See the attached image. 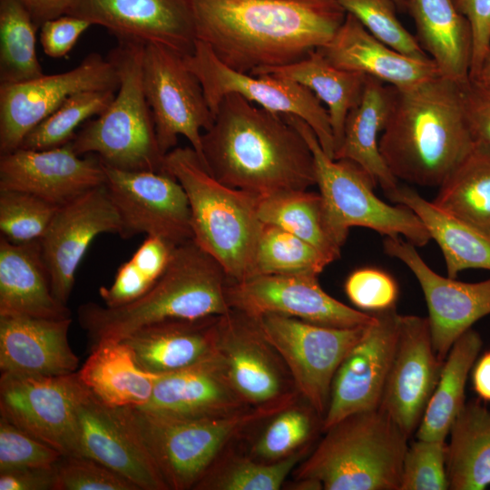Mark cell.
Segmentation results:
<instances>
[{"label": "cell", "mask_w": 490, "mask_h": 490, "mask_svg": "<svg viewBox=\"0 0 490 490\" xmlns=\"http://www.w3.org/2000/svg\"><path fill=\"white\" fill-rule=\"evenodd\" d=\"M196 39L244 74L296 63L326 45L347 12L335 0H191Z\"/></svg>", "instance_id": "1"}, {"label": "cell", "mask_w": 490, "mask_h": 490, "mask_svg": "<svg viewBox=\"0 0 490 490\" xmlns=\"http://www.w3.org/2000/svg\"><path fill=\"white\" fill-rule=\"evenodd\" d=\"M204 166L220 182L262 197L316 185L312 151L280 113L226 95L202 133Z\"/></svg>", "instance_id": "2"}, {"label": "cell", "mask_w": 490, "mask_h": 490, "mask_svg": "<svg viewBox=\"0 0 490 490\" xmlns=\"http://www.w3.org/2000/svg\"><path fill=\"white\" fill-rule=\"evenodd\" d=\"M462 85L441 75L407 88L390 85L379 150L397 180L439 187L472 150Z\"/></svg>", "instance_id": "3"}, {"label": "cell", "mask_w": 490, "mask_h": 490, "mask_svg": "<svg viewBox=\"0 0 490 490\" xmlns=\"http://www.w3.org/2000/svg\"><path fill=\"white\" fill-rule=\"evenodd\" d=\"M230 281L222 265L190 240L174 248L164 272L144 295L114 308L84 303L78 320L93 345L121 341L164 320L222 316L231 310L226 294Z\"/></svg>", "instance_id": "4"}, {"label": "cell", "mask_w": 490, "mask_h": 490, "mask_svg": "<svg viewBox=\"0 0 490 490\" xmlns=\"http://www.w3.org/2000/svg\"><path fill=\"white\" fill-rule=\"evenodd\" d=\"M164 170L185 191L194 242L222 265L230 281L248 279L263 226L260 196L218 181L189 146L167 152Z\"/></svg>", "instance_id": "5"}, {"label": "cell", "mask_w": 490, "mask_h": 490, "mask_svg": "<svg viewBox=\"0 0 490 490\" xmlns=\"http://www.w3.org/2000/svg\"><path fill=\"white\" fill-rule=\"evenodd\" d=\"M296 470L326 490H399L408 437L380 408L331 426Z\"/></svg>", "instance_id": "6"}, {"label": "cell", "mask_w": 490, "mask_h": 490, "mask_svg": "<svg viewBox=\"0 0 490 490\" xmlns=\"http://www.w3.org/2000/svg\"><path fill=\"white\" fill-rule=\"evenodd\" d=\"M294 400L214 417H178L139 407L118 408L125 425L154 462L169 489L194 488L226 445L256 421L274 416Z\"/></svg>", "instance_id": "7"}, {"label": "cell", "mask_w": 490, "mask_h": 490, "mask_svg": "<svg viewBox=\"0 0 490 490\" xmlns=\"http://www.w3.org/2000/svg\"><path fill=\"white\" fill-rule=\"evenodd\" d=\"M144 45L118 42L108 58L119 87L109 106L87 122L70 142L78 155L95 154L107 166L124 171L165 172L154 121L142 84Z\"/></svg>", "instance_id": "8"}, {"label": "cell", "mask_w": 490, "mask_h": 490, "mask_svg": "<svg viewBox=\"0 0 490 490\" xmlns=\"http://www.w3.org/2000/svg\"><path fill=\"white\" fill-rule=\"evenodd\" d=\"M302 134L312 151L316 185L319 189L329 224L343 246L351 227H364L385 237L400 236L422 247L431 237L416 214L407 207L390 205L374 192L377 185L358 163L335 160L325 153L310 128L300 118L282 114Z\"/></svg>", "instance_id": "9"}, {"label": "cell", "mask_w": 490, "mask_h": 490, "mask_svg": "<svg viewBox=\"0 0 490 490\" xmlns=\"http://www.w3.org/2000/svg\"><path fill=\"white\" fill-rule=\"evenodd\" d=\"M254 318L266 341L288 368L297 390L311 409L324 417L334 376L368 325L333 328L279 314Z\"/></svg>", "instance_id": "10"}, {"label": "cell", "mask_w": 490, "mask_h": 490, "mask_svg": "<svg viewBox=\"0 0 490 490\" xmlns=\"http://www.w3.org/2000/svg\"><path fill=\"white\" fill-rule=\"evenodd\" d=\"M183 60L200 81L213 115L226 95L237 93L268 111L303 120L315 132L325 153L334 159L335 142L328 110L304 85L273 74L237 72L197 39L192 53Z\"/></svg>", "instance_id": "11"}, {"label": "cell", "mask_w": 490, "mask_h": 490, "mask_svg": "<svg viewBox=\"0 0 490 490\" xmlns=\"http://www.w3.org/2000/svg\"><path fill=\"white\" fill-rule=\"evenodd\" d=\"M142 72L161 152L166 155L181 135L204 165L201 131L211 128L214 115L200 81L188 69L183 56L161 44H146Z\"/></svg>", "instance_id": "12"}, {"label": "cell", "mask_w": 490, "mask_h": 490, "mask_svg": "<svg viewBox=\"0 0 490 490\" xmlns=\"http://www.w3.org/2000/svg\"><path fill=\"white\" fill-rule=\"evenodd\" d=\"M103 168L104 186L119 215L122 239L146 234L174 246L192 240L188 198L172 174Z\"/></svg>", "instance_id": "13"}, {"label": "cell", "mask_w": 490, "mask_h": 490, "mask_svg": "<svg viewBox=\"0 0 490 490\" xmlns=\"http://www.w3.org/2000/svg\"><path fill=\"white\" fill-rule=\"evenodd\" d=\"M84 390L77 371L56 377L1 373L0 416L63 456H78L76 407Z\"/></svg>", "instance_id": "14"}, {"label": "cell", "mask_w": 490, "mask_h": 490, "mask_svg": "<svg viewBox=\"0 0 490 490\" xmlns=\"http://www.w3.org/2000/svg\"><path fill=\"white\" fill-rule=\"evenodd\" d=\"M118 87L114 64L98 53L69 71L0 85V155L20 148L24 137L73 94Z\"/></svg>", "instance_id": "15"}, {"label": "cell", "mask_w": 490, "mask_h": 490, "mask_svg": "<svg viewBox=\"0 0 490 490\" xmlns=\"http://www.w3.org/2000/svg\"><path fill=\"white\" fill-rule=\"evenodd\" d=\"M317 275H260L230 281L227 299L231 309L250 317L279 314L333 328L369 325L373 313L355 309L328 294Z\"/></svg>", "instance_id": "16"}, {"label": "cell", "mask_w": 490, "mask_h": 490, "mask_svg": "<svg viewBox=\"0 0 490 490\" xmlns=\"http://www.w3.org/2000/svg\"><path fill=\"white\" fill-rule=\"evenodd\" d=\"M373 321L338 367L322 428L355 413L379 408L395 355L400 315L396 306L373 313Z\"/></svg>", "instance_id": "17"}, {"label": "cell", "mask_w": 490, "mask_h": 490, "mask_svg": "<svg viewBox=\"0 0 490 490\" xmlns=\"http://www.w3.org/2000/svg\"><path fill=\"white\" fill-rule=\"evenodd\" d=\"M386 254L403 262L417 279L428 309L436 357L444 362L456 340L477 320L490 314V278L462 282L435 272L414 244L403 237H385Z\"/></svg>", "instance_id": "18"}, {"label": "cell", "mask_w": 490, "mask_h": 490, "mask_svg": "<svg viewBox=\"0 0 490 490\" xmlns=\"http://www.w3.org/2000/svg\"><path fill=\"white\" fill-rule=\"evenodd\" d=\"M66 15L106 28L118 42L157 44L182 56L196 42L191 0H74Z\"/></svg>", "instance_id": "19"}, {"label": "cell", "mask_w": 490, "mask_h": 490, "mask_svg": "<svg viewBox=\"0 0 490 490\" xmlns=\"http://www.w3.org/2000/svg\"><path fill=\"white\" fill-rule=\"evenodd\" d=\"M122 230L119 215L103 185L58 207L39 240L54 297L67 305L75 273L88 247L102 233Z\"/></svg>", "instance_id": "20"}, {"label": "cell", "mask_w": 490, "mask_h": 490, "mask_svg": "<svg viewBox=\"0 0 490 490\" xmlns=\"http://www.w3.org/2000/svg\"><path fill=\"white\" fill-rule=\"evenodd\" d=\"M427 318L400 315L397 348L379 408L409 438L416 431L440 377Z\"/></svg>", "instance_id": "21"}, {"label": "cell", "mask_w": 490, "mask_h": 490, "mask_svg": "<svg viewBox=\"0 0 490 490\" xmlns=\"http://www.w3.org/2000/svg\"><path fill=\"white\" fill-rule=\"evenodd\" d=\"M216 353L227 377L250 407L294 399L285 391L276 352L266 341L256 318L231 309L216 321Z\"/></svg>", "instance_id": "22"}, {"label": "cell", "mask_w": 490, "mask_h": 490, "mask_svg": "<svg viewBox=\"0 0 490 490\" xmlns=\"http://www.w3.org/2000/svg\"><path fill=\"white\" fill-rule=\"evenodd\" d=\"M104 181L100 158L76 154L70 142L45 150L18 148L0 155V189L26 191L58 207Z\"/></svg>", "instance_id": "23"}, {"label": "cell", "mask_w": 490, "mask_h": 490, "mask_svg": "<svg viewBox=\"0 0 490 490\" xmlns=\"http://www.w3.org/2000/svg\"><path fill=\"white\" fill-rule=\"evenodd\" d=\"M78 456L98 461L135 484L139 490H169L148 453L110 407L86 387L76 407Z\"/></svg>", "instance_id": "24"}, {"label": "cell", "mask_w": 490, "mask_h": 490, "mask_svg": "<svg viewBox=\"0 0 490 490\" xmlns=\"http://www.w3.org/2000/svg\"><path fill=\"white\" fill-rule=\"evenodd\" d=\"M71 323L72 318L0 317L1 373L56 377L76 372L79 358L68 339Z\"/></svg>", "instance_id": "25"}, {"label": "cell", "mask_w": 490, "mask_h": 490, "mask_svg": "<svg viewBox=\"0 0 490 490\" xmlns=\"http://www.w3.org/2000/svg\"><path fill=\"white\" fill-rule=\"evenodd\" d=\"M248 407L230 385L215 353L198 364L161 375L150 400L139 408L172 416L200 418L231 415Z\"/></svg>", "instance_id": "26"}, {"label": "cell", "mask_w": 490, "mask_h": 490, "mask_svg": "<svg viewBox=\"0 0 490 490\" xmlns=\"http://www.w3.org/2000/svg\"><path fill=\"white\" fill-rule=\"evenodd\" d=\"M335 66L361 73L395 88H407L439 76L431 59L397 52L371 34L351 14L333 38L318 49Z\"/></svg>", "instance_id": "27"}, {"label": "cell", "mask_w": 490, "mask_h": 490, "mask_svg": "<svg viewBox=\"0 0 490 490\" xmlns=\"http://www.w3.org/2000/svg\"><path fill=\"white\" fill-rule=\"evenodd\" d=\"M71 318L54 295L39 240L13 243L0 237V317Z\"/></svg>", "instance_id": "28"}, {"label": "cell", "mask_w": 490, "mask_h": 490, "mask_svg": "<svg viewBox=\"0 0 490 490\" xmlns=\"http://www.w3.org/2000/svg\"><path fill=\"white\" fill-rule=\"evenodd\" d=\"M217 318L164 320L142 327L121 341L129 347L141 369L166 375L216 353Z\"/></svg>", "instance_id": "29"}, {"label": "cell", "mask_w": 490, "mask_h": 490, "mask_svg": "<svg viewBox=\"0 0 490 490\" xmlns=\"http://www.w3.org/2000/svg\"><path fill=\"white\" fill-rule=\"evenodd\" d=\"M407 12L415 23L417 42L440 75L460 83L468 81L472 30L452 0H407Z\"/></svg>", "instance_id": "30"}, {"label": "cell", "mask_w": 490, "mask_h": 490, "mask_svg": "<svg viewBox=\"0 0 490 490\" xmlns=\"http://www.w3.org/2000/svg\"><path fill=\"white\" fill-rule=\"evenodd\" d=\"M391 86L367 76L359 103L345 122L335 160H350L361 166L386 192L393 193L397 179L386 164L379 150V133L384 130L391 105Z\"/></svg>", "instance_id": "31"}, {"label": "cell", "mask_w": 490, "mask_h": 490, "mask_svg": "<svg viewBox=\"0 0 490 490\" xmlns=\"http://www.w3.org/2000/svg\"><path fill=\"white\" fill-rule=\"evenodd\" d=\"M77 375L96 398L113 408L143 407L161 376L141 369L129 347L117 340L92 345Z\"/></svg>", "instance_id": "32"}, {"label": "cell", "mask_w": 490, "mask_h": 490, "mask_svg": "<svg viewBox=\"0 0 490 490\" xmlns=\"http://www.w3.org/2000/svg\"><path fill=\"white\" fill-rule=\"evenodd\" d=\"M421 220L443 253L447 277L456 279L468 269L490 270V236L439 210L412 188L398 186L387 196Z\"/></svg>", "instance_id": "33"}, {"label": "cell", "mask_w": 490, "mask_h": 490, "mask_svg": "<svg viewBox=\"0 0 490 490\" xmlns=\"http://www.w3.org/2000/svg\"><path fill=\"white\" fill-rule=\"evenodd\" d=\"M250 74H269L284 77L310 90L328 107L335 151L341 142L349 112L361 100L367 79V75L361 73L335 66L318 49L296 63L260 68Z\"/></svg>", "instance_id": "34"}, {"label": "cell", "mask_w": 490, "mask_h": 490, "mask_svg": "<svg viewBox=\"0 0 490 490\" xmlns=\"http://www.w3.org/2000/svg\"><path fill=\"white\" fill-rule=\"evenodd\" d=\"M448 436V489H485L490 485V409L485 402L477 397L465 403Z\"/></svg>", "instance_id": "35"}, {"label": "cell", "mask_w": 490, "mask_h": 490, "mask_svg": "<svg viewBox=\"0 0 490 490\" xmlns=\"http://www.w3.org/2000/svg\"><path fill=\"white\" fill-rule=\"evenodd\" d=\"M482 346L480 334L472 328L456 340L443 363L439 379L416 429V438L445 441L466 403V383Z\"/></svg>", "instance_id": "36"}, {"label": "cell", "mask_w": 490, "mask_h": 490, "mask_svg": "<svg viewBox=\"0 0 490 490\" xmlns=\"http://www.w3.org/2000/svg\"><path fill=\"white\" fill-rule=\"evenodd\" d=\"M432 202L490 236V150L475 142L440 184Z\"/></svg>", "instance_id": "37"}, {"label": "cell", "mask_w": 490, "mask_h": 490, "mask_svg": "<svg viewBox=\"0 0 490 490\" xmlns=\"http://www.w3.org/2000/svg\"><path fill=\"white\" fill-rule=\"evenodd\" d=\"M258 215L262 223L293 233L332 261L340 257L342 245L329 224L319 192L287 191L260 197Z\"/></svg>", "instance_id": "38"}, {"label": "cell", "mask_w": 490, "mask_h": 490, "mask_svg": "<svg viewBox=\"0 0 490 490\" xmlns=\"http://www.w3.org/2000/svg\"><path fill=\"white\" fill-rule=\"evenodd\" d=\"M38 29L17 0H0V85L44 74L35 50Z\"/></svg>", "instance_id": "39"}, {"label": "cell", "mask_w": 490, "mask_h": 490, "mask_svg": "<svg viewBox=\"0 0 490 490\" xmlns=\"http://www.w3.org/2000/svg\"><path fill=\"white\" fill-rule=\"evenodd\" d=\"M331 262L319 250L293 233L263 223L249 278L285 274L318 276Z\"/></svg>", "instance_id": "40"}, {"label": "cell", "mask_w": 490, "mask_h": 490, "mask_svg": "<svg viewBox=\"0 0 490 490\" xmlns=\"http://www.w3.org/2000/svg\"><path fill=\"white\" fill-rule=\"evenodd\" d=\"M175 247L163 239L147 236L131 259L120 266L113 283L100 287L104 306H122L144 295L164 272Z\"/></svg>", "instance_id": "41"}, {"label": "cell", "mask_w": 490, "mask_h": 490, "mask_svg": "<svg viewBox=\"0 0 490 490\" xmlns=\"http://www.w3.org/2000/svg\"><path fill=\"white\" fill-rule=\"evenodd\" d=\"M116 92L111 89L90 90L73 94L24 137L20 148L45 150L70 142L76 128L101 114L112 103Z\"/></svg>", "instance_id": "42"}, {"label": "cell", "mask_w": 490, "mask_h": 490, "mask_svg": "<svg viewBox=\"0 0 490 490\" xmlns=\"http://www.w3.org/2000/svg\"><path fill=\"white\" fill-rule=\"evenodd\" d=\"M305 449L289 456L261 463L245 456H235L223 466L212 465L193 489L198 490H278L288 475L302 459Z\"/></svg>", "instance_id": "43"}, {"label": "cell", "mask_w": 490, "mask_h": 490, "mask_svg": "<svg viewBox=\"0 0 490 490\" xmlns=\"http://www.w3.org/2000/svg\"><path fill=\"white\" fill-rule=\"evenodd\" d=\"M58 206L32 193L0 189V232L13 243L40 240Z\"/></svg>", "instance_id": "44"}, {"label": "cell", "mask_w": 490, "mask_h": 490, "mask_svg": "<svg viewBox=\"0 0 490 490\" xmlns=\"http://www.w3.org/2000/svg\"><path fill=\"white\" fill-rule=\"evenodd\" d=\"M376 38L406 55L430 58L397 16L393 0H335Z\"/></svg>", "instance_id": "45"}, {"label": "cell", "mask_w": 490, "mask_h": 490, "mask_svg": "<svg viewBox=\"0 0 490 490\" xmlns=\"http://www.w3.org/2000/svg\"><path fill=\"white\" fill-rule=\"evenodd\" d=\"M312 428L309 411L290 405L274 415L254 445L253 451L270 462L285 458L299 450L310 437Z\"/></svg>", "instance_id": "46"}, {"label": "cell", "mask_w": 490, "mask_h": 490, "mask_svg": "<svg viewBox=\"0 0 490 490\" xmlns=\"http://www.w3.org/2000/svg\"><path fill=\"white\" fill-rule=\"evenodd\" d=\"M446 450L445 441L418 439L408 445L399 490H446Z\"/></svg>", "instance_id": "47"}, {"label": "cell", "mask_w": 490, "mask_h": 490, "mask_svg": "<svg viewBox=\"0 0 490 490\" xmlns=\"http://www.w3.org/2000/svg\"><path fill=\"white\" fill-rule=\"evenodd\" d=\"M54 469L55 490H139L126 477L84 456H63Z\"/></svg>", "instance_id": "48"}, {"label": "cell", "mask_w": 490, "mask_h": 490, "mask_svg": "<svg viewBox=\"0 0 490 490\" xmlns=\"http://www.w3.org/2000/svg\"><path fill=\"white\" fill-rule=\"evenodd\" d=\"M63 455L0 416V472L54 466Z\"/></svg>", "instance_id": "49"}, {"label": "cell", "mask_w": 490, "mask_h": 490, "mask_svg": "<svg viewBox=\"0 0 490 490\" xmlns=\"http://www.w3.org/2000/svg\"><path fill=\"white\" fill-rule=\"evenodd\" d=\"M345 292L357 308L375 313L395 307L398 287L387 272L376 268H362L348 277Z\"/></svg>", "instance_id": "50"}, {"label": "cell", "mask_w": 490, "mask_h": 490, "mask_svg": "<svg viewBox=\"0 0 490 490\" xmlns=\"http://www.w3.org/2000/svg\"><path fill=\"white\" fill-rule=\"evenodd\" d=\"M452 2L471 26L473 49L469 79H475L490 49V0H452Z\"/></svg>", "instance_id": "51"}, {"label": "cell", "mask_w": 490, "mask_h": 490, "mask_svg": "<svg viewBox=\"0 0 490 490\" xmlns=\"http://www.w3.org/2000/svg\"><path fill=\"white\" fill-rule=\"evenodd\" d=\"M91 25L88 21L69 15L44 22L39 28L44 54L52 58L65 57Z\"/></svg>", "instance_id": "52"}, {"label": "cell", "mask_w": 490, "mask_h": 490, "mask_svg": "<svg viewBox=\"0 0 490 490\" xmlns=\"http://www.w3.org/2000/svg\"><path fill=\"white\" fill-rule=\"evenodd\" d=\"M462 87L465 111L475 142L490 150V86L469 79Z\"/></svg>", "instance_id": "53"}, {"label": "cell", "mask_w": 490, "mask_h": 490, "mask_svg": "<svg viewBox=\"0 0 490 490\" xmlns=\"http://www.w3.org/2000/svg\"><path fill=\"white\" fill-rule=\"evenodd\" d=\"M55 486L54 466L0 472V490H55Z\"/></svg>", "instance_id": "54"}, {"label": "cell", "mask_w": 490, "mask_h": 490, "mask_svg": "<svg viewBox=\"0 0 490 490\" xmlns=\"http://www.w3.org/2000/svg\"><path fill=\"white\" fill-rule=\"evenodd\" d=\"M30 14L35 25L66 15L74 0H17Z\"/></svg>", "instance_id": "55"}, {"label": "cell", "mask_w": 490, "mask_h": 490, "mask_svg": "<svg viewBox=\"0 0 490 490\" xmlns=\"http://www.w3.org/2000/svg\"><path fill=\"white\" fill-rule=\"evenodd\" d=\"M473 389L478 398L490 402V349L485 351L472 368Z\"/></svg>", "instance_id": "56"}, {"label": "cell", "mask_w": 490, "mask_h": 490, "mask_svg": "<svg viewBox=\"0 0 490 490\" xmlns=\"http://www.w3.org/2000/svg\"><path fill=\"white\" fill-rule=\"evenodd\" d=\"M475 80L483 84L490 86V49L484 58L480 72Z\"/></svg>", "instance_id": "57"}, {"label": "cell", "mask_w": 490, "mask_h": 490, "mask_svg": "<svg viewBox=\"0 0 490 490\" xmlns=\"http://www.w3.org/2000/svg\"><path fill=\"white\" fill-rule=\"evenodd\" d=\"M396 4L397 11L400 13L407 12V0H393Z\"/></svg>", "instance_id": "58"}]
</instances>
